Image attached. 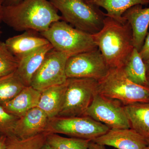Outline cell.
Returning <instances> with one entry per match:
<instances>
[{
    "mask_svg": "<svg viewBox=\"0 0 149 149\" xmlns=\"http://www.w3.org/2000/svg\"><path fill=\"white\" fill-rule=\"evenodd\" d=\"M110 68L97 48L70 56L67 61L68 78H91L98 81L108 73Z\"/></svg>",
    "mask_w": 149,
    "mask_h": 149,
    "instance_id": "8",
    "label": "cell"
},
{
    "mask_svg": "<svg viewBox=\"0 0 149 149\" xmlns=\"http://www.w3.org/2000/svg\"><path fill=\"white\" fill-rule=\"evenodd\" d=\"M19 118L8 112L0 105V136L14 137V131Z\"/></svg>",
    "mask_w": 149,
    "mask_h": 149,
    "instance_id": "25",
    "label": "cell"
},
{
    "mask_svg": "<svg viewBox=\"0 0 149 149\" xmlns=\"http://www.w3.org/2000/svg\"><path fill=\"white\" fill-rule=\"evenodd\" d=\"M49 118L38 107L27 111L19 118L15 128L14 136L20 140L46 133Z\"/></svg>",
    "mask_w": 149,
    "mask_h": 149,
    "instance_id": "12",
    "label": "cell"
},
{
    "mask_svg": "<svg viewBox=\"0 0 149 149\" xmlns=\"http://www.w3.org/2000/svg\"><path fill=\"white\" fill-rule=\"evenodd\" d=\"M8 137L0 136V149H6L7 144Z\"/></svg>",
    "mask_w": 149,
    "mask_h": 149,
    "instance_id": "27",
    "label": "cell"
},
{
    "mask_svg": "<svg viewBox=\"0 0 149 149\" xmlns=\"http://www.w3.org/2000/svg\"><path fill=\"white\" fill-rule=\"evenodd\" d=\"M41 149H56L54 148V147H52L50 145L48 144L47 143H46L45 144V145L43 146Z\"/></svg>",
    "mask_w": 149,
    "mask_h": 149,
    "instance_id": "31",
    "label": "cell"
},
{
    "mask_svg": "<svg viewBox=\"0 0 149 149\" xmlns=\"http://www.w3.org/2000/svg\"><path fill=\"white\" fill-rule=\"evenodd\" d=\"M93 37L110 68H122L134 48L128 22L106 16L102 28Z\"/></svg>",
    "mask_w": 149,
    "mask_h": 149,
    "instance_id": "2",
    "label": "cell"
},
{
    "mask_svg": "<svg viewBox=\"0 0 149 149\" xmlns=\"http://www.w3.org/2000/svg\"><path fill=\"white\" fill-rule=\"evenodd\" d=\"M40 35L54 49L69 57L97 48L93 35L76 29L64 20L54 22Z\"/></svg>",
    "mask_w": 149,
    "mask_h": 149,
    "instance_id": "5",
    "label": "cell"
},
{
    "mask_svg": "<svg viewBox=\"0 0 149 149\" xmlns=\"http://www.w3.org/2000/svg\"><path fill=\"white\" fill-rule=\"evenodd\" d=\"M84 1H87V0H84Z\"/></svg>",
    "mask_w": 149,
    "mask_h": 149,
    "instance_id": "37",
    "label": "cell"
},
{
    "mask_svg": "<svg viewBox=\"0 0 149 149\" xmlns=\"http://www.w3.org/2000/svg\"><path fill=\"white\" fill-rule=\"evenodd\" d=\"M104 146L91 141L89 143L88 149H106Z\"/></svg>",
    "mask_w": 149,
    "mask_h": 149,
    "instance_id": "28",
    "label": "cell"
},
{
    "mask_svg": "<svg viewBox=\"0 0 149 149\" xmlns=\"http://www.w3.org/2000/svg\"><path fill=\"white\" fill-rule=\"evenodd\" d=\"M58 12L48 0H23L17 4L4 6L2 21L15 31L41 33L62 19Z\"/></svg>",
    "mask_w": 149,
    "mask_h": 149,
    "instance_id": "1",
    "label": "cell"
},
{
    "mask_svg": "<svg viewBox=\"0 0 149 149\" xmlns=\"http://www.w3.org/2000/svg\"><path fill=\"white\" fill-rule=\"evenodd\" d=\"M145 63L146 67L147 76H149V58Z\"/></svg>",
    "mask_w": 149,
    "mask_h": 149,
    "instance_id": "32",
    "label": "cell"
},
{
    "mask_svg": "<svg viewBox=\"0 0 149 149\" xmlns=\"http://www.w3.org/2000/svg\"><path fill=\"white\" fill-rule=\"evenodd\" d=\"M5 0H0V22L2 21L3 9Z\"/></svg>",
    "mask_w": 149,
    "mask_h": 149,
    "instance_id": "30",
    "label": "cell"
},
{
    "mask_svg": "<svg viewBox=\"0 0 149 149\" xmlns=\"http://www.w3.org/2000/svg\"><path fill=\"white\" fill-rule=\"evenodd\" d=\"M48 133H44L24 140L15 137L8 139L6 149H41L46 142Z\"/></svg>",
    "mask_w": 149,
    "mask_h": 149,
    "instance_id": "23",
    "label": "cell"
},
{
    "mask_svg": "<svg viewBox=\"0 0 149 149\" xmlns=\"http://www.w3.org/2000/svg\"><path fill=\"white\" fill-rule=\"evenodd\" d=\"M122 68L131 82L149 88L146 67L139 51L136 48H134Z\"/></svg>",
    "mask_w": 149,
    "mask_h": 149,
    "instance_id": "19",
    "label": "cell"
},
{
    "mask_svg": "<svg viewBox=\"0 0 149 149\" xmlns=\"http://www.w3.org/2000/svg\"><path fill=\"white\" fill-rule=\"evenodd\" d=\"M23 0H5L4 6L14 5L21 2Z\"/></svg>",
    "mask_w": 149,
    "mask_h": 149,
    "instance_id": "29",
    "label": "cell"
},
{
    "mask_svg": "<svg viewBox=\"0 0 149 149\" xmlns=\"http://www.w3.org/2000/svg\"><path fill=\"white\" fill-rule=\"evenodd\" d=\"M130 128L149 140V102L124 106Z\"/></svg>",
    "mask_w": 149,
    "mask_h": 149,
    "instance_id": "18",
    "label": "cell"
},
{
    "mask_svg": "<svg viewBox=\"0 0 149 149\" xmlns=\"http://www.w3.org/2000/svg\"><path fill=\"white\" fill-rule=\"evenodd\" d=\"M69 56L56 50L50 51L32 78L31 86L42 92L45 89L66 82L65 68Z\"/></svg>",
    "mask_w": 149,
    "mask_h": 149,
    "instance_id": "9",
    "label": "cell"
},
{
    "mask_svg": "<svg viewBox=\"0 0 149 149\" xmlns=\"http://www.w3.org/2000/svg\"><path fill=\"white\" fill-rule=\"evenodd\" d=\"M92 141L117 149H144L149 145L148 139L131 128L110 129Z\"/></svg>",
    "mask_w": 149,
    "mask_h": 149,
    "instance_id": "11",
    "label": "cell"
},
{
    "mask_svg": "<svg viewBox=\"0 0 149 149\" xmlns=\"http://www.w3.org/2000/svg\"><path fill=\"white\" fill-rule=\"evenodd\" d=\"M110 129L106 125L86 116H56L50 118L46 133L63 134L92 141L105 134Z\"/></svg>",
    "mask_w": 149,
    "mask_h": 149,
    "instance_id": "7",
    "label": "cell"
},
{
    "mask_svg": "<svg viewBox=\"0 0 149 149\" xmlns=\"http://www.w3.org/2000/svg\"><path fill=\"white\" fill-rule=\"evenodd\" d=\"M86 1L107 11L106 16L119 21H124L123 15L127 10L137 5H148L149 0H87Z\"/></svg>",
    "mask_w": 149,
    "mask_h": 149,
    "instance_id": "20",
    "label": "cell"
},
{
    "mask_svg": "<svg viewBox=\"0 0 149 149\" xmlns=\"http://www.w3.org/2000/svg\"><path fill=\"white\" fill-rule=\"evenodd\" d=\"M2 33V32L1 30V28L0 27V34H1Z\"/></svg>",
    "mask_w": 149,
    "mask_h": 149,
    "instance_id": "35",
    "label": "cell"
},
{
    "mask_svg": "<svg viewBox=\"0 0 149 149\" xmlns=\"http://www.w3.org/2000/svg\"><path fill=\"white\" fill-rule=\"evenodd\" d=\"M137 5L127 10L123 15L132 28L134 47L141 51L148 35L149 26V7L143 8Z\"/></svg>",
    "mask_w": 149,
    "mask_h": 149,
    "instance_id": "13",
    "label": "cell"
},
{
    "mask_svg": "<svg viewBox=\"0 0 149 149\" xmlns=\"http://www.w3.org/2000/svg\"><path fill=\"white\" fill-rule=\"evenodd\" d=\"M1 34H0V37H1Z\"/></svg>",
    "mask_w": 149,
    "mask_h": 149,
    "instance_id": "36",
    "label": "cell"
},
{
    "mask_svg": "<svg viewBox=\"0 0 149 149\" xmlns=\"http://www.w3.org/2000/svg\"><path fill=\"white\" fill-rule=\"evenodd\" d=\"M64 103L59 117L84 116L97 93L98 80L91 78H68Z\"/></svg>",
    "mask_w": 149,
    "mask_h": 149,
    "instance_id": "6",
    "label": "cell"
},
{
    "mask_svg": "<svg viewBox=\"0 0 149 149\" xmlns=\"http://www.w3.org/2000/svg\"><path fill=\"white\" fill-rule=\"evenodd\" d=\"M144 149H149V145H148V146L146 147V148Z\"/></svg>",
    "mask_w": 149,
    "mask_h": 149,
    "instance_id": "34",
    "label": "cell"
},
{
    "mask_svg": "<svg viewBox=\"0 0 149 149\" xmlns=\"http://www.w3.org/2000/svg\"><path fill=\"white\" fill-rule=\"evenodd\" d=\"M140 55L144 62H146L149 58V33L147 35L145 42L141 51L139 52Z\"/></svg>",
    "mask_w": 149,
    "mask_h": 149,
    "instance_id": "26",
    "label": "cell"
},
{
    "mask_svg": "<svg viewBox=\"0 0 149 149\" xmlns=\"http://www.w3.org/2000/svg\"><path fill=\"white\" fill-rule=\"evenodd\" d=\"M97 93L123 106L149 102V88L131 82L122 68H110L106 76L98 81Z\"/></svg>",
    "mask_w": 149,
    "mask_h": 149,
    "instance_id": "4",
    "label": "cell"
},
{
    "mask_svg": "<svg viewBox=\"0 0 149 149\" xmlns=\"http://www.w3.org/2000/svg\"><path fill=\"white\" fill-rule=\"evenodd\" d=\"M84 116L106 125L110 129L130 128L129 120L120 102L96 93Z\"/></svg>",
    "mask_w": 149,
    "mask_h": 149,
    "instance_id": "10",
    "label": "cell"
},
{
    "mask_svg": "<svg viewBox=\"0 0 149 149\" xmlns=\"http://www.w3.org/2000/svg\"><path fill=\"white\" fill-rule=\"evenodd\" d=\"M53 47L49 43L25 56L19 61L16 74L26 86H31L32 78Z\"/></svg>",
    "mask_w": 149,
    "mask_h": 149,
    "instance_id": "15",
    "label": "cell"
},
{
    "mask_svg": "<svg viewBox=\"0 0 149 149\" xmlns=\"http://www.w3.org/2000/svg\"><path fill=\"white\" fill-rule=\"evenodd\" d=\"M19 60L11 53L5 43L0 41V77L15 72Z\"/></svg>",
    "mask_w": 149,
    "mask_h": 149,
    "instance_id": "24",
    "label": "cell"
},
{
    "mask_svg": "<svg viewBox=\"0 0 149 149\" xmlns=\"http://www.w3.org/2000/svg\"><path fill=\"white\" fill-rule=\"evenodd\" d=\"M36 32L25 31L6 40L5 43L7 47L19 61L32 52L49 44L45 38L37 35Z\"/></svg>",
    "mask_w": 149,
    "mask_h": 149,
    "instance_id": "14",
    "label": "cell"
},
{
    "mask_svg": "<svg viewBox=\"0 0 149 149\" xmlns=\"http://www.w3.org/2000/svg\"><path fill=\"white\" fill-rule=\"evenodd\" d=\"M67 81L63 84L47 88L41 92L37 107L42 109L49 119L58 116L61 111L67 86Z\"/></svg>",
    "mask_w": 149,
    "mask_h": 149,
    "instance_id": "17",
    "label": "cell"
},
{
    "mask_svg": "<svg viewBox=\"0 0 149 149\" xmlns=\"http://www.w3.org/2000/svg\"><path fill=\"white\" fill-rule=\"evenodd\" d=\"M62 19L76 29L95 35L103 27L106 13L84 0H49Z\"/></svg>",
    "mask_w": 149,
    "mask_h": 149,
    "instance_id": "3",
    "label": "cell"
},
{
    "mask_svg": "<svg viewBox=\"0 0 149 149\" xmlns=\"http://www.w3.org/2000/svg\"><path fill=\"white\" fill-rule=\"evenodd\" d=\"M91 141L75 138H66L58 134L48 133L46 143L56 149H88Z\"/></svg>",
    "mask_w": 149,
    "mask_h": 149,
    "instance_id": "22",
    "label": "cell"
},
{
    "mask_svg": "<svg viewBox=\"0 0 149 149\" xmlns=\"http://www.w3.org/2000/svg\"><path fill=\"white\" fill-rule=\"evenodd\" d=\"M41 95V92L32 86H26L16 97L2 106L8 112L19 118L37 107Z\"/></svg>",
    "mask_w": 149,
    "mask_h": 149,
    "instance_id": "16",
    "label": "cell"
},
{
    "mask_svg": "<svg viewBox=\"0 0 149 149\" xmlns=\"http://www.w3.org/2000/svg\"><path fill=\"white\" fill-rule=\"evenodd\" d=\"M25 87L15 72L0 77V105L12 100Z\"/></svg>",
    "mask_w": 149,
    "mask_h": 149,
    "instance_id": "21",
    "label": "cell"
},
{
    "mask_svg": "<svg viewBox=\"0 0 149 149\" xmlns=\"http://www.w3.org/2000/svg\"><path fill=\"white\" fill-rule=\"evenodd\" d=\"M147 77H148V85L149 88V76H147Z\"/></svg>",
    "mask_w": 149,
    "mask_h": 149,
    "instance_id": "33",
    "label": "cell"
}]
</instances>
